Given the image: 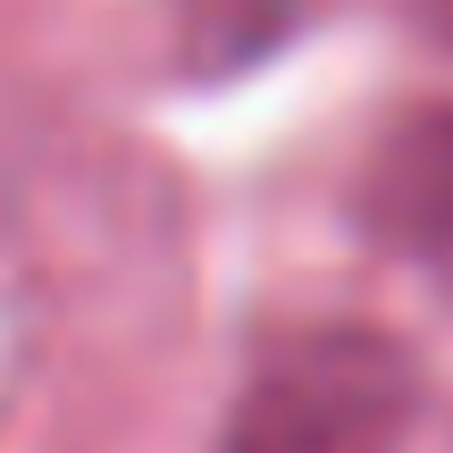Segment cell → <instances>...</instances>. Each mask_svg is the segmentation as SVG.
Listing matches in <instances>:
<instances>
[{
	"instance_id": "1",
	"label": "cell",
	"mask_w": 453,
	"mask_h": 453,
	"mask_svg": "<svg viewBox=\"0 0 453 453\" xmlns=\"http://www.w3.org/2000/svg\"><path fill=\"white\" fill-rule=\"evenodd\" d=\"M411 411H420V370L403 344L327 319L252 361L219 453H403Z\"/></svg>"
},
{
	"instance_id": "2",
	"label": "cell",
	"mask_w": 453,
	"mask_h": 453,
	"mask_svg": "<svg viewBox=\"0 0 453 453\" xmlns=\"http://www.w3.org/2000/svg\"><path fill=\"white\" fill-rule=\"evenodd\" d=\"M361 226L411 269L453 286V101L411 110L387 143L370 151L361 177Z\"/></svg>"
},
{
	"instance_id": "3",
	"label": "cell",
	"mask_w": 453,
	"mask_h": 453,
	"mask_svg": "<svg viewBox=\"0 0 453 453\" xmlns=\"http://www.w3.org/2000/svg\"><path fill=\"white\" fill-rule=\"evenodd\" d=\"M420 17H428V34H445V42H453V0H420Z\"/></svg>"
}]
</instances>
